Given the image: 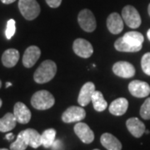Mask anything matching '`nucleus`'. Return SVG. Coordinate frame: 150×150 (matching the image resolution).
Here are the masks:
<instances>
[{
    "instance_id": "1",
    "label": "nucleus",
    "mask_w": 150,
    "mask_h": 150,
    "mask_svg": "<svg viewBox=\"0 0 150 150\" xmlns=\"http://www.w3.org/2000/svg\"><path fill=\"white\" fill-rule=\"evenodd\" d=\"M57 73V65L52 60L43 61L33 74V79L38 83H45L52 80Z\"/></svg>"
},
{
    "instance_id": "2",
    "label": "nucleus",
    "mask_w": 150,
    "mask_h": 150,
    "mask_svg": "<svg viewBox=\"0 0 150 150\" xmlns=\"http://www.w3.org/2000/svg\"><path fill=\"white\" fill-rule=\"evenodd\" d=\"M55 98L54 95L47 90L36 92L31 98V104L38 110H46L54 105Z\"/></svg>"
},
{
    "instance_id": "3",
    "label": "nucleus",
    "mask_w": 150,
    "mask_h": 150,
    "mask_svg": "<svg viewBox=\"0 0 150 150\" xmlns=\"http://www.w3.org/2000/svg\"><path fill=\"white\" fill-rule=\"evenodd\" d=\"M18 8L27 20L35 19L40 13V6L36 0H19Z\"/></svg>"
},
{
    "instance_id": "4",
    "label": "nucleus",
    "mask_w": 150,
    "mask_h": 150,
    "mask_svg": "<svg viewBox=\"0 0 150 150\" xmlns=\"http://www.w3.org/2000/svg\"><path fill=\"white\" fill-rule=\"evenodd\" d=\"M123 22L131 28H137L141 25V17L138 10L131 5L125 6L122 11Z\"/></svg>"
},
{
    "instance_id": "5",
    "label": "nucleus",
    "mask_w": 150,
    "mask_h": 150,
    "mask_svg": "<svg viewBox=\"0 0 150 150\" xmlns=\"http://www.w3.org/2000/svg\"><path fill=\"white\" fill-rule=\"evenodd\" d=\"M78 22L81 28H83L85 32H93L97 27L95 17L89 9H83L79 12Z\"/></svg>"
},
{
    "instance_id": "6",
    "label": "nucleus",
    "mask_w": 150,
    "mask_h": 150,
    "mask_svg": "<svg viewBox=\"0 0 150 150\" xmlns=\"http://www.w3.org/2000/svg\"><path fill=\"white\" fill-rule=\"evenodd\" d=\"M86 117L85 110L82 107L71 106L65 110L62 115V120L66 123L81 122Z\"/></svg>"
},
{
    "instance_id": "7",
    "label": "nucleus",
    "mask_w": 150,
    "mask_h": 150,
    "mask_svg": "<svg viewBox=\"0 0 150 150\" xmlns=\"http://www.w3.org/2000/svg\"><path fill=\"white\" fill-rule=\"evenodd\" d=\"M73 49L78 56L83 59H88L93 53L92 44L83 38H77L74 42Z\"/></svg>"
},
{
    "instance_id": "8",
    "label": "nucleus",
    "mask_w": 150,
    "mask_h": 150,
    "mask_svg": "<svg viewBox=\"0 0 150 150\" xmlns=\"http://www.w3.org/2000/svg\"><path fill=\"white\" fill-rule=\"evenodd\" d=\"M112 72L114 74L123 79H129L135 74V69L132 64L126 61H119L112 66Z\"/></svg>"
},
{
    "instance_id": "9",
    "label": "nucleus",
    "mask_w": 150,
    "mask_h": 150,
    "mask_svg": "<svg viewBox=\"0 0 150 150\" xmlns=\"http://www.w3.org/2000/svg\"><path fill=\"white\" fill-rule=\"evenodd\" d=\"M129 93L136 98H145L150 93V86L148 83L140 80H134L129 84Z\"/></svg>"
},
{
    "instance_id": "10",
    "label": "nucleus",
    "mask_w": 150,
    "mask_h": 150,
    "mask_svg": "<svg viewBox=\"0 0 150 150\" xmlns=\"http://www.w3.org/2000/svg\"><path fill=\"white\" fill-rule=\"evenodd\" d=\"M74 133L84 144H91L94 140V134L88 124L82 122L76 123L74 128Z\"/></svg>"
},
{
    "instance_id": "11",
    "label": "nucleus",
    "mask_w": 150,
    "mask_h": 150,
    "mask_svg": "<svg viewBox=\"0 0 150 150\" xmlns=\"http://www.w3.org/2000/svg\"><path fill=\"white\" fill-rule=\"evenodd\" d=\"M41 55V50L37 46H30L25 50L23 56V64L25 68H32Z\"/></svg>"
},
{
    "instance_id": "12",
    "label": "nucleus",
    "mask_w": 150,
    "mask_h": 150,
    "mask_svg": "<svg viewBox=\"0 0 150 150\" xmlns=\"http://www.w3.org/2000/svg\"><path fill=\"white\" fill-rule=\"evenodd\" d=\"M95 92V85L92 82H88L81 88L79 95L78 98V103L81 107L87 106L91 102L92 96Z\"/></svg>"
},
{
    "instance_id": "13",
    "label": "nucleus",
    "mask_w": 150,
    "mask_h": 150,
    "mask_svg": "<svg viewBox=\"0 0 150 150\" xmlns=\"http://www.w3.org/2000/svg\"><path fill=\"white\" fill-rule=\"evenodd\" d=\"M13 114L17 122L22 124H26L31 119V112L28 108L22 102H18L13 107Z\"/></svg>"
},
{
    "instance_id": "14",
    "label": "nucleus",
    "mask_w": 150,
    "mask_h": 150,
    "mask_svg": "<svg viewBox=\"0 0 150 150\" xmlns=\"http://www.w3.org/2000/svg\"><path fill=\"white\" fill-rule=\"evenodd\" d=\"M107 27L112 34H118L123 29V19L118 13H112L107 18Z\"/></svg>"
},
{
    "instance_id": "15",
    "label": "nucleus",
    "mask_w": 150,
    "mask_h": 150,
    "mask_svg": "<svg viewBox=\"0 0 150 150\" xmlns=\"http://www.w3.org/2000/svg\"><path fill=\"white\" fill-rule=\"evenodd\" d=\"M127 129L129 133L135 138H140L145 133V125L138 118H130L126 122Z\"/></svg>"
},
{
    "instance_id": "16",
    "label": "nucleus",
    "mask_w": 150,
    "mask_h": 150,
    "mask_svg": "<svg viewBox=\"0 0 150 150\" xmlns=\"http://www.w3.org/2000/svg\"><path fill=\"white\" fill-rule=\"evenodd\" d=\"M20 133L23 136L28 146L32 147L33 149H37L42 145L41 134H39L37 130L33 129H27L21 131Z\"/></svg>"
},
{
    "instance_id": "17",
    "label": "nucleus",
    "mask_w": 150,
    "mask_h": 150,
    "mask_svg": "<svg viewBox=\"0 0 150 150\" xmlns=\"http://www.w3.org/2000/svg\"><path fill=\"white\" fill-rule=\"evenodd\" d=\"M128 108H129L128 100L125 98H119L111 103L108 109L110 113H112V115L122 116L128 110Z\"/></svg>"
},
{
    "instance_id": "18",
    "label": "nucleus",
    "mask_w": 150,
    "mask_h": 150,
    "mask_svg": "<svg viewBox=\"0 0 150 150\" xmlns=\"http://www.w3.org/2000/svg\"><path fill=\"white\" fill-rule=\"evenodd\" d=\"M101 144L108 150H121L122 144L119 140L112 134L105 133L100 138Z\"/></svg>"
},
{
    "instance_id": "19",
    "label": "nucleus",
    "mask_w": 150,
    "mask_h": 150,
    "mask_svg": "<svg viewBox=\"0 0 150 150\" xmlns=\"http://www.w3.org/2000/svg\"><path fill=\"white\" fill-rule=\"evenodd\" d=\"M19 59V52L15 48L7 49L2 56V63L6 68H13Z\"/></svg>"
},
{
    "instance_id": "20",
    "label": "nucleus",
    "mask_w": 150,
    "mask_h": 150,
    "mask_svg": "<svg viewBox=\"0 0 150 150\" xmlns=\"http://www.w3.org/2000/svg\"><path fill=\"white\" fill-rule=\"evenodd\" d=\"M17 119L13 113L8 112L4 116V118H0V132L7 133L15 128Z\"/></svg>"
},
{
    "instance_id": "21",
    "label": "nucleus",
    "mask_w": 150,
    "mask_h": 150,
    "mask_svg": "<svg viewBox=\"0 0 150 150\" xmlns=\"http://www.w3.org/2000/svg\"><path fill=\"white\" fill-rule=\"evenodd\" d=\"M122 38L127 43L137 47H143V43L144 41V38L143 34L137 31H130L126 33Z\"/></svg>"
},
{
    "instance_id": "22",
    "label": "nucleus",
    "mask_w": 150,
    "mask_h": 150,
    "mask_svg": "<svg viewBox=\"0 0 150 150\" xmlns=\"http://www.w3.org/2000/svg\"><path fill=\"white\" fill-rule=\"evenodd\" d=\"M91 102L94 109L98 112H103L108 107V103L104 99L103 93L100 91H96L93 93L92 96Z\"/></svg>"
},
{
    "instance_id": "23",
    "label": "nucleus",
    "mask_w": 150,
    "mask_h": 150,
    "mask_svg": "<svg viewBox=\"0 0 150 150\" xmlns=\"http://www.w3.org/2000/svg\"><path fill=\"white\" fill-rule=\"evenodd\" d=\"M114 48H116V50H118L119 52H125V53H135V52H139L141 50L142 47H137L131 45L130 43H127L126 41H124L123 38H119L116 40V42L114 43Z\"/></svg>"
},
{
    "instance_id": "24",
    "label": "nucleus",
    "mask_w": 150,
    "mask_h": 150,
    "mask_svg": "<svg viewBox=\"0 0 150 150\" xmlns=\"http://www.w3.org/2000/svg\"><path fill=\"white\" fill-rule=\"evenodd\" d=\"M55 137H56V130L55 129H46L43 134H41L42 145L46 149L51 148L55 142Z\"/></svg>"
},
{
    "instance_id": "25",
    "label": "nucleus",
    "mask_w": 150,
    "mask_h": 150,
    "mask_svg": "<svg viewBox=\"0 0 150 150\" xmlns=\"http://www.w3.org/2000/svg\"><path fill=\"white\" fill-rule=\"evenodd\" d=\"M28 146V144L24 139L23 136L21 133H19L17 136L16 140L10 144V150H25Z\"/></svg>"
},
{
    "instance_id": "26",
    "label": "nucleus",
    "mask_w": 150,
    "mask_h": 150,
    "mask_svg": "<svg viewBox=\"0 0 150 150\" xmlns=\"http://www.w3.org/2000/svg\"><path fill=\"white\" fill-rule=\"evenodd\" d=\"M140 115L144 119H150V98H148L141 106Z\"/></svg>"
},
{
    "instance_id": "27",
    "label": "nucleus",
    "mask_w": 150,
    "mask_h": 150,
    "mask_svg": "<svg viewBox=\"0 0 150 150\" xmlns=\"http://www.w3.org/2000/svg\"><path fill=\"white\" fill-rule=\"evenodd\" d=\"M141 67L145 74L150 76V53L145 54L141 60Z\"/></svg>"
},
{
    "instance_id": "28",
    "label": "nucleus",
    "mask_w": 150,
    "mask_h": 150,
    "mask_svg": "<svg viewBox=\"0 0 150 150\" xmlns=\"http://www.w3.org/2000/svg\"><path fill=\"white\" fill-rule=\"evenodd\" d=\"M16 31V28H15V20L14 19H9L7 23V28L5 31L6 38L8 39H11L12 37L14 35Z\"/></svg>"
},
{
    "instance_id": "29",
    "label": "nucleus",
    "mask_w": 150,
    "mask_h": 150,
    "mask_svg": "<svg viewBox=\"0 0 150 150\" xmlns=\"http://www.w3.org/2000/svg\"><path fill=\"white\" fill-rule=\"evenodd\" d=\"M45 1L50 8H54L59 7L62 3V0H45Z\"/></svg>"
},
{
    "instance_id": "30",
    "label": "nucleus",
    "mask_w": 150,
    "mask_h": 150,
    "mask_svg": "<svg viewBox=\"0 0 150 150\" xmlns=\"http://www.w3.org/2000/svg\"><path fill=\"white\" fill-rule=\"evenodd\" d=\"M5 139L7 140H13L14 139V134H12V133H9V134H8L7 135L5 136Z\"/></svg>"
},
{
    "instance_id": "31",
    "label": "nucleus",
    "mask_w": 150,
    "mask_h": 150,
    "mask_svg": "<svg viewBox=\"0 0 150 150\" xmlns=\"http://www.w3.org/2000/svg\"><path fill=\"white\" fill-rule=\"evenodd\" d=\"M4 4H10L12 3H13V2H15L16 0H1Z\"/></svg>"
},
{
    "instance_id": "32",
    "label": "nucleus",
    "mask_w": 150,
    "mask_h": 150,
    "mask_svg": "<svg viewBox=\"0 0 150 150\" xmlns=\"http://www.w3.org/2000/svg\"><path fill=\"white\" fill-rule=\"evenodd\" d=\"M147 36H148V38H149V40L150 41V28L148 30V32H147Z\"/></svg>"
},
{
    "instance_id": "33",
    "label": "nucleus",
    "mask_w": 150,
    "mask_h": 150,
    "mask_svg": "<svg viewBox=\"0 0 150 150\" xmlns=\"http://www.w3.org/2000/svg\"><path fill=\"white\" fill-rule=\"evenodd\" d=\"M12 86V83H11L10 82H8L7 83H6V88H8V87H10Z\"/></svg>"
},
{
    "instance_id": "34",
    "label": "nucleus",
    "mask_w": 150,
    "mask_h": 150,
    "mask_svg": "<svg viewBox=\"0 0 150 150\" xmlns=\"http://www.w3.org/2000/svg\"><path fill=\"white\" fill-rule=\"evenodd\" d=\"M148 12H149V14L150 16V4L149 5V8H148Z\"/></svg>"
},
{
    "instance_id": "35",
    "label": "nucleus",
    "mask_w": 150,
    "mask_h": 150,
    "mask_svg": "<svg viewBox=\"0 0 150 150\" xmlns=\"http://www.w3.org/2000/svg\"><path fill=\"white\" fill-rule=\"evenodd\" d=\"M2 104H3V102H2V100H1V98H0V108L2 106Z\"/></svg>"
},
{
    "instance_id": "36",
    "label": "nucleus",
    "mask_w": 150,
    "mask_h": 150,
    "mask_svg": "<svg viewBox=\"0 0 150 150\" xmlns=\"http://www.w3.org/2000/svg\"><path fill=\"white\" fill-rule=\"evenodd\" d=\"M145 133H146L147 134H149V131H148V130H145Z\"/></svg>"
},
{
    "instance_id": "37",
    "label": "nucleus",
    "mask_w": 150,
    "mask_h": 150,
    "mask_svg": "<svg viewBox=\"0 0 150 150\" xmlns=\"http://www.w3.org/2000/svg\"><path fill=\"white\" fill-rule=\"evenodd\" d=\"M0 150H8V149H0Z\"/></svg>"
},
{
    "instance_id": "38",
    "label": "nucleus",
    "mask_w": 150,
    "mask_h": 150,
    "mask_svg": "<svg viewBox=\"0 0 150 150\" xmlns=\"http://www.w3.org/2000/svg\"><path fill=\"white\" fill-rule=\"evenodd\" d=\"M1 86H2V82L0 80V88H1Z\"/></svg>"
},
{
    "instance_id": "39",
    "label": "nucleus",
    "mask_w": 150,
    "mask_h": 150,
    "mask_svg": "<svg viewBox=\"0 0 150 150\" xmlns=\"http://www.w3.org/2000/svg\"><path fill=\"white\" fill-rule=\"evenodd\" d=\"M93 150H99V149H93Z\"/></svg>"
}]
</instances>
